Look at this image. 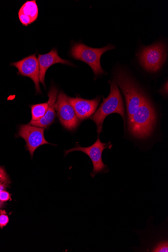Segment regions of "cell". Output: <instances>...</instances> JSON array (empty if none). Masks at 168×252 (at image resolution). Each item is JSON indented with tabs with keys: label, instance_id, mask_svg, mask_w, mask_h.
<instances>
[{
	"label": "cell",
	"instance_id": "10",
	"mask_svg": "<svg viewBox=\"0 0 168 252\" xmlns=\"http://www.w3.org/2000/svg\"><path fill=\"white\" fill-rule=\"evenodd\" d=\"M68 100L73 106L76 116L80 121L91 118L97 110L101 101V97L87 100L80 97L68 96Z\"/></svg>",
	"mask_w": 168,
	"mask_h": 252
},
{
	"label": "cell",
	"instance_id": "2",
	"mask_svg": "<svg viewBox=\"0 0 168 252\" xmlns=\"http://www.w3.org/2000/svg\"><path fill=\"white\" fill-rule=\"evenodd\" d=\"M112 113H117L122 117L126 129L124 103L118 86L114 81L111 83L109 95L106 98H103V101L100 107L90 119L97 125L99 135L102 132L104 121L108 116Z\"/></svg>",
	"mask_w": 168,
	"mask_h": 252
},
{
	"label": "cell",
	"instance_id": "18",
	"mask_svg": "<svg viewBox=\"0 0 168 252\" xmlns=\"http://www.w3.org/2000/svg\"><path fill=\"white\" fill-rule=\"evenodd\" d=\"M0 183H2V182H0Z\"/></svg>",
	"mask_w": 168,
	"mask_h": 252
},
{
	"label": "cell",
	"instance_id": "9",
	"mask_svg": "<svg viewBox=\"0 0 168 252\" xmlns=\"http://www.w3.org/2000/svg\"><path fill=\"white\" fill-rule=\"evenodd\" d=\"M11 65L16 67L19 73L31 78L35 84L36 94H42L39 83V67L36 54L23 58L21 60L12 63Z\"/></svg>",
	"mask_w": 168,
	"mask_h": 252
},
{
	"label": "cell",
	"instance_id": "13",
	"mask_svg": "<svg viewBox=\"0 0 168 252\" xmlns=\"http://www.w3.org/2000/svg\"><path fill=\"white\" fill-rule=\"evenodd\" d=\"M38 8L35 0L27 1L19 10L18 16L22 25L29 26L37 19Z\"/></svg>",
	"mask_w": 168,
	"mask_h": 252
},
{
	"label": "cell",
	"instance_id": "14",
	"mask_svg": "<svg viewBox=\"0 0 168 252\" xmlns=\"http://www.w3.org/2000/svg\"><path fill=\"white\" fill-rule=\"evenodd\" d=\"M32 121H38L41 120L46 114L48 108H49V103L45 102L37 104L32 105Z\"/></svg>",
	"mask_w": 168,
	"mask_h": 252
},
{
	"label": "cell",
	"instance_id": "15",
	"mask_svg": "<svg viewBox=\"0 0 168 252\" xmlns=\"http://www.w3.org/2000/svg\"><path fill=\"white\" fill-rule=\"evenodd\" d=\"M7 187L4 183H0V208L3 205L4 202L11 200V196L5 189Z\"/></svg>",
	"mask_w": 168,
	"mask_h": 252
},
{
	"label": "cell",
	"instance_id": "5",
	"mask_svg": "<svg viewBox=\"0 0 168 252\" xmlns=\"http://www.w3.org/2000/svg\"><path fill=\"white\" fill-rule=\"evenodd\" d=\"M136 56L144 69L150 73H156L160 70L167 59L166 46L162 42H158L144 47Z\"/></svg>",
	"mask_w": 168,
	"mask_h": 252
},
{
	"label": "cell",
	"instance_id": "8",
	"mask_svg": "<svg viewBox=\"0 0 168 252\" xmlns=\"http://www.w3.org/2000/svg\"><path fill=\"white\" fill-rule=\"evenodd\" d=\"M44 128L30 125H21L19 136L22 137L27 143V147L33 158L35 151L41 146L45 144L55 145L48 142L44 135Z\"/></svg>",
	"mask_w": 168,
	"mask_h": 252
},
{
	"label": "cell",
	"instance_id": "6",
	"mask_svg": "<svg viewBox=\"0 0 168 252\" xmlns=\"http://www.w3.org/2000/svg\"><path fill=\"white\" fill-rule=\"evenodd\" d=\"M112 148V145L111 142L102 143L101 141L100 135H99L97 141L92 146L84 148L80 145H77L73 148L65 151V156H66L68 153L75 151H80L86 154L91 159L93 163V169L91 176L94 178L98 174H105L109 172V168L103 163L102 156V153L105 149H111Z\"/></svg>",
	"mask_w": 168,
	"mask_h": 252
},
{
	"label": "cell",
	"instance_id": "16",
	"mask_svg": "<svg viewBox=\"0 0 168 252\" xmlns=\"http://www.w3.org/2000/svg\"><path fill=\"white\" fill-rule=\"evenodd\" d=\"M9 220L5 210H0V227L2 229L9 222Z\"/></svg>",
	"mask_w": 168,
	"mask_h": 252
},
{
	"label": "cell",
	"instance_id": "4",
	"mask_svg": "<svg viewBox=\"0 0 168 252\" xmlns=\"http://www.w3.org/2000/svg\"><path fill=\"white\" fill-rule=\"evenodd\" d=\"M115 48V46L110 44L102 48L94 49L82 42H76L71 45L70 55L74 59L87 63L91 68L94 75L99 76L105 73L101 63V56L106 52Z\"/></svg>",
	"mask_w": 168,
	"mask_h": 252
},
{
	"label": "cell",
	"instance_id": "11",
	"mask_svg": "<svg viewBox=\"0 0 168 252\" xmlns=\"http://www.w3.org/2000/svg\"><path fill=\"white\" fill-rule=\"evenodd\" d=\"M37 60L39 67V81L45 89V77L47 70L56 63L67 64L68 66H75V65L70 61L63 59L58 55L56 48L53 49L50 52L44 55L39 54Z\"/></svg>",
	"mask_w": 168,
	"mask_h": 252
},
{
	"label": "cell",
	"instance_id": "3",
	"mask_svg": "<svg viewBox=\"0 0 168 252\" xmlns=\"http://www.w3.org/2000/svg\"><path fill=\"white\" fill-rule=\"evenodd\" d=\"M113 81L123 92L129 120L136 112L146 96L131 76L123 69L115 71Z\"/></svg>",
	"mask_w": 168,
	"mask_h": 252
},
{
	"label": "cell",
	"instance_id": "12",
	"mask_svg": "<svg viewBox=\"0 0 168 252\" xmlns=\"http://www.w3.org/2000/svg\"><path fill=\"white\" fill-rule=\"evenodd\" d=\"M58 89L54 85H52L50 89L48 97H49V108L45 114V116L38 121H31L29 125L47 128L52 125L55 122L56 113L55 108V105L57 99Z\"/></svg>",
	"mask_w": 168,
	"mask_h": 252
},
{
	"label": "cell",
	"instance_id": "7",
	"mask_svg": "<svg viewBox=\"0 0 168 252\" xmlns=\"http://www.w3.org/2000/svg\"><path fill=\"white\" fill-rule=\"evenodd\" d=\"M55 108L59 121L66 129L74 131L80 124L75 110L68 100V96L63 91L60 92Z\"/></svg>",
	"mask_w": 168,
	"mask_h": 252
},
{
	"label": "cell",
	"instance_id": "17",
	"mask_svg": "<svg viewBox=\"0 0 168 252\" xmlns=\"http://www.w3.org/2000/svg\"><path fill=\"white\" fill-rule=\"evenodd\" d=\"M0 182L4 183L7 186L9 183V178L4 168L0 167Z\"/></svg>",
	"mask_w": 168,
	"mask_h": 252
},
{
	"label": "cell",
	"instance_id": "1",
	"mask_svg": "<svg viewBox=\"0 0 168 252\" xmlns=\"http://www.w3.org/2000/svg\"><path fill=\"white\" fill-rule=\"evenodd\" d=\"M157 118L154 106L146 97L136 112L128 120V131L135 139L147 140L154 131Z\"/></svg>",
	"mask_w": 168,
	"mask_h": 252
}]
</instances>
